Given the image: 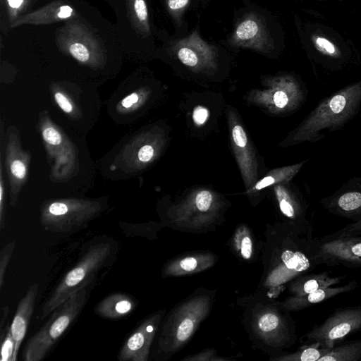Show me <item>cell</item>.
Instances as JSON below:
<instances>
[{
	"mask_svg": "<svg viewBox=\"0 0 361 361\" xmlns=\"http://www.w3.org/2000/svg\"><path fill=\"white\" fill-rule=\"evenodd\" d=\"M361 108V81L352 83L325 97L305 117L290 137L293 144L314 143L323 140V130H339L358 114Z\"/></svg>",
	"mask_w": 361,
	"mask_h": 361,
	"instance_id": "1",
	"label": "cell"
},
{
	"mask_svg": "<svg viewBox=\"0 0 361 361\" xmlns=\"http://www.w3.org/2000/svg\"><path fill=\"white\" fill-rule=\"evenodd\" d=\"M116 247L109 241L90 245L77 264L70 269L43 304L40 320L44 319L61 304L82 287L96 282L97 274L113 262Z\"/></svg>",
	"mask_w": 361,
	"mask_h": 361,
	"instance_id": "2",
	"label": "cell"
},
{
	"mask_svg": "<svg viewBox=\"0 0 361 361\" xmlns=\"http://www.w3.org/2000/svg\"><path fill=\"white\" fill-rule=\"evenodd\" d=\"M95 283L82 287L51 313L47 322L27 341L25 361H40L47 356L82 311Z\"/></svg>",
	"mask_w": 361,
	"mask_h": 361,
	"instance_id": "3",
	"label": "cell"
},
{
	"mask_svg": "<svg viewBox=\"0 0 361 361\" xmlns=\"http://www.w3.org/2000/svg\"><path fill=\"white\" fill-rule=\"evenodd\" d=\"M57 47L84 64L97 65L104 58V47L89 27L77 18L66 20L56 31Z\"/></svg>",
	"mask_w": 361,
	"mask_h": 361,
	"instance_id": "4",
	"label": "cell"
},
{
	"mask_svg": "<svg viewBox=\"0 0 361 361\" xmlns=\"http://www.w3.org/2000/svg\"><path fill=\"white\" fill-rule=\"evenodd\" d=\"M360 330L361 305L343 307L336 308L322 323L315 325L302 341L305 345L330 349Z\"/></svg>",
	"mask_w": 361,
	"mask_h": 361,
	"instance_id": "5",
	"label": "cell"
},
{
	"mask_svg": "<svg viewBox=\"0 0 361 361\" xmlns=\"http://www.w3.org/2000/svg\"><path fill=\"white\" fill-rule=\"evenodd\" d=\"M316 259L318 265L361 268V236L318 238Z\"/></svg>",
	"mask_w": 361,
	"mask_h": 361,
	"instance_id": "6",
	"label": "cell"
},
{
	"mask_svg": "<svg viewBox=\"0 0 361 361\" xmlns=\"http://www.w3.org/2000/svg\"><path fill=\"white\" fill-rule=\"evenodd\" d=\"M95 212L85 207L55 202L50 204L41 219L44 229L54 233H69L82 229Z\"/></svg>",
	"mask_w": 361,
	"mask_h": 361,
	"instance_id": "7",
	"label": "cell"
},
{
	"mask_svg": "<svg viewBox=\"0 0 361 361\" xmlns=\"http://www.w3.org/2000/svg\"><path fill=\"white\" fill-rule=\"evenodd\" d=\"M321 204L333 214L361 219V177L349 179L333 195L322 198Z\"/></svg>",
	"mask_w": 361,
	"mask_h": 361,
	"instance_id": "8",
	"label": "cell"
},
{
	"mask_svg": "<svg viewBox=\"0 0 361 361\" xmlns=\"http://www.w3.org/2000/svg\"><path fill=\"white\" fill-rule=\"evenodd\" d=\"M231 44L264 52H268L273 48L271 39L264 23L252 13L244 16L238 24L231 38Z\"/></svg>",
	"mask_w": 361,
	"mask_h": 361,
	"instance_id": "9",
	"label": "cell"
},
{
	"mask_svg": "<svg viewBox=\"0 0 361 361\" xmlns=\"http://www.w3.org/2000/svg\"><path fill=\"white\" fill-rule=\"evenodd\" d=\"M78 12L65 0H55L43 7L20 16L11 23V28L24 25H49L77 18Z\"/></svg>",
	"mask_w": 361,
	"mask_h": 361,
	"instance_id": "10",
	"label": "cell"
},
{
	"mask_svg": "<svg viewBox=\"0 0 361 361\" xmlns=\"http://www.w3.org/2000/svg\"><path fill=\"white\" fill-rule=\"evenodd\" d=\"M173 48L178 59L191 68L212 63L215 56L214 47L204 42L197 31L178 41Z\"/></svg>",
	"mask_w": 361,
	"mask_h": 361,
	"instance_id": "11",
	"label": "cell"
},
{
	"mask_svg": "<svg viewBox=\"0 0 361 361\" xmlns=\"http://www.w3.org/2000/svg\"><path fill=\"white\" fill-rule=\"evenodd\" d=\"M156 327V318L142 323L127 338L118 354L119 361H145Z\"/></svg>",
	"mask_w": 361,
	"mask_h": 361,
	"instance_id": "12",
	"label": "cell"
},
{
	"mask_svg": "<svg viewBox=\"0 0 361 361\" xmlns=\"http://www.w3.org/2000/svg\"><path fill=\"white\" fill-rule=\"evenodd\" d=\"M38 290V283L30 286L18 304L11 325V334L16 345L12 361L17 360L20 344L27 333L30 319L34 312Z\"/></svg>",
	"mask_w": 361,
	"mask_h": 361,
	"instance_id": "13",
	"label": "cell"
},
{
	"mask_svg": "<svg viewBox=\"0 0 361 361\" xmlns=\"http://www.w3.org/2000/svg\"><path fill=\"white\" fill-rule=\"evenodd\" d=\"M358 287L353 280L340 286H329L317 289L312 293L295 295L288 300L287 307L290 310H300L329 300L336 295L352 291Z\"/></svg>",
	"mask_w": 361,
	"mask_h": 361,
	"instance_id": "14",
	"label": "cell"
},
{
	"mask_svg": "<svg viewBox=\"0 0 361 361\" xmlns=\"http://www.w3.org/2000/svg\"><path fill=\"white\" fill-rule=\"evenodd\" d=\"M135 305V300L132 296L116 293L101 300L95 307L94 312L104 318L118 319L129 315Z\"/></svg>",
	"mask_w": 361,
	"mask_h": 361,
	"instance_id": "15",
	"label": "cell"
},
{
	"mask_svg": "<svg viewBox=\"0 0 361 361\" xmlns=\"http://www.w3.org/2000/svg\"><path fill=\"white\" fill-rule=\"evenodd\" d=\"M345 275L334 276L328 271L320 273H306L298 276L292 286L295 295L312 293L317 289L333 286L341 283Z\"/></svg>",
	"mask_w": 361,
	"mask_h": 361,
	"instance_id": "16",
	"label": "cell"
},
{
	"mask_svg": "<svg viewBox=\"0 0 361 361\" xmlns=\"http://www.w3.org/2000/svg\"><path fill=\"white\" fill-rule=\"evenodd\" d=\"M129 20L135 31L145 37L150 34V25L145 0H127Z\"/></svg>",
	"mask_w": 361,
	"mask_h": 361,
	"instance_id": "17",
	"label": "cell"
},
{
	"mask_svg": "<svg viewBox=\"0 0 361 361\" xmlns=\"http://www.w3.org/2000/svg\"><path fill=\"white\" fill-rule=\"evenodd\" d=\"M318 361H361V339L338 343Z\"/></svg>",
	"mask_w": 361,
	"mask_h": 361,
	"instance_id": "18",
	"label": "cell"
},
{
	"mask_svg": "<svg viewBox=\"0 0 361 361\" xmlns=\"http://www.w3.org/2000/svg\"><path fill=\"white\" fill-rule=\"evenodd\" d=\"M307 160L302 161L294 165L288 166L271 171L269 176L257 183L254 189L262 190L274 183L287 182L290 180L302 167Z\"/></svg>",
	"mask_w": 361,
	"mask_h": 361,
	"instance_id": "19",
	"label": "cell"
},
{
	"mask_svg": "<svg viewBox=\"0 0 361 361\" xmlns=\"http://www.w3.org/2000/svg\"><path fill=\"white\" fill-rule=\"evenodd\" d=\"M329 350V348H320L316 345H305L302 350L290 355L288 359L300 361H318Z\"/></svg>",
	"mask_w": 361,
	"mask_h": 361,
	"instance_id": "20",
	"label": "cell"
},
{
	"mask_svg": "<svg viewBox=\"0 0 361 361\" xmlns=\"http://www.w3.org/2000/svg\"><path fill=\"white\" fill-rule=\"evenodd\" d=\"M312 40L315 48L324 55L333 58H338L341 56L339 49L327 38L319 35H313Z\"/></svg>",
	"mask_w": 361,
	"mask_h": 361,
	"instance_id": "21",
	"label": "cell"
},
{
	"mask_svg": "<svg viewBox=\"0 0 361 361\" xmlns=\"http://www.w3.org/2000/svg\"><path fill=\"white\" fill-rule=\"evenodd\" d=\"M6 333L1 338V361H12L15 351V341L13 338L11 326H6Z\"/></svg>",
	"mask_w": 361,
	"mask_h": 361,
	"instance_id": "22",
	"label": "cell"
},
{
	"mask_svg": "<svg viewBox=\"0 0 361 361\" xmlns=\"http://www.w3.org/2000/svg\"><path fill=\"white\" fill-rule=\"evenodd\" d=\"M16 243L11 241L8 243L0 252V288L3 287L4 279L8 265L11 259Z\"/></svg>",
	"mask_w": 361,
	"mask_h": 361,
	"instance_id": "23",
	"label": "cell"
},
{
	"mask_svg": "<svg viewBox=\"0 0 361 361\" xmlns=\"http://www.w3.org/2000/svg\"><path fill=\"white\" fill-rule=\"evenodd\" d=\"M29 0H5L7 15L10 23L21 16L28 4Z\"/></svg>",
	"mask_w": 361,
	"mask_h": 361,
	"instance_id": "24",
	"label": "cell"
},
{
	"mask_svg": "<svg viewBox=\"0 0 361 361\" xmlns=\"http://www.w3.org/2000/svg\"><path fill=\"white\" fill-rule=\"evenodd\" d=\"M361 235V219L353 221L343 228L334 233L323 236V238H334L344 236Z\"/></svg>",
	"mask_w": 361,
	"mask_h": 361,
	"instance_id": "25",
	"label": "cell"
},
{
	"mask_svg": "<svg viewBox=\"0 0 361 361\" xmlns=\"http://www.w3.org/2000/svg\"><path fill=\"white\" fill-rule=\"evenodd\" d=\"M165 1L170 14L173 18L178 19L188 5L190 0H165Z\"/></svg>",
	"mask_w": 361,
	"mask_h": 361,
	"instance_id": "26",
	"label": "cell"
},
{
	"mask_svg": "<svg viewBox=\"0 0 361 361\" xmlns=\"http://www.w3.org/2000/svg\"><path fill=\"white\" fill-rule=\"evenodd\" d=\"M279 318L274 314H267L262 317L258 322V326L263 331L275 329L279 325Z\"/></svg>",
	"mask_w": 361,
	"mask_h": 361,
	"instance_id": "27",
	"label": "cell"
},
{
	"mask_svg": "<svg viewBox=\"0 0 361 361\" xmlns=\"http://www.w3.org/2000/svg\"><path fill=\"white\" fill-rule=\"evenodd\" d=\"M212 202V195L208 190H201L195 197L196 207L200 211L208 210Z\"/></svg>",
	"mask_w": 361,
	"mask_h": 361,
	"instance_id": "28",
	"label": "cell"
},
{
	"mask_svg": "<svg viewBox=\"0 0 361 361\" xmlns=\"http://www.w3.org/2000/svg\"><path fill=\"white\" fill-rule=\"evenodd\" d=\"M194 329V324L191 319H185L179 325L177 331V338L180 341H185L191 335Z\"/></svg>",
	"mask_w": 361,
	"mask_h": 361,
	"instance_id": "29",
	"label": "cell"
},
{
	"mask_svg": "<svg viewBox=\"0 0 361 361\" xmlns=\"http://www.w3.org/2000/svg\"><path fill=\"white\" fill-rule=\"evenodd\" d=\"M42 136L47 143L52 145H59L61 142L60 133L52 127H48L44 129Z\"/></svg>",
	"mask_w": 361,
	"mask_h": 361,
	"instance_id": "30",
	"label": "cell"
},
{
	"mask_svg": "<svg viewBox=\"0 0 361 361\" xmlns=\"http://www.w3.org/2000/svg\"><path fill=\"white\" fill-rule=\"evenodd\" d=\"M55 100L66 113H70L73 110V106L69 100L61 92H56L54 95Z\"/></svg>",
	"mask_w": 361,
	"mask_h": 361,
	"instance_id": "31",
	"label": "cell"
},
{
	"mask_svg": "<svg viewBox=\"0 0 361 361\" xmlns=\"http://www.w3.org/2000/svg\"><path fill=\"white\" fill-rule=\"evenodd\" d=\"M13 175L20 179H23L26 174V169L24 164L20 160H15L11 166Z\"/></svg>",
	"mask_w": 361,
	"mask_h": 361,
	"instance_id": "32",
	"label": "cell"
},
{
	"mask_svg": "<svg viewBox=\"0 0 361 361\" xmlns=\"http://www.w3.org/2000/svg\"><path fill=\"white\" fill-rule=\"evenodd\" d=\"M208 117V111L202 106H197L193 111V119L195 122L201 125L203 124Z\"/></svg>",
	"mask_w": 361,
	"mask_h": 361,
	"instance_id": "33",
	"label": "cell"
},
{
	"mask_svg": "<svg viewBox=\"0 0 361 361\" xmlns=\"http://www.w3.org/2000/svg\"><path fill=\"white\" fill-rule=\"evenodd\" d=\"M154 154V149L150 145H145L142 147L137 154L140 161L146 162L149 161Z\"/></svg>",
	"mask_w": 361,
	"mask_h": 361,
	"instance_id": "34",
	"label": "cell"
},
{
	"mask_svg": "<svg viewBox=\"0 0 361 361\" xmlns=\"http://www.w3.org/2000/svg\"><path fill=\"white\" fill-rule=\"evenodd\" d=\"M241 255L245 259H249L252 254V241L250 238L245 236L243 238L240 245Z\"/></svg>",
	"mask_w": 361,
	"mask_h": 361,
	"instance_id": "35",
	"label": "cell"
},
{
	"mask_svg": "<svg viewBox=\"0 0 361 361\" xmlns=\"http://www.w3.org/2000/svg\"><path fill=\"white\" fill-rule=\"evenodd\" d=\"M180 267L185 271H192L197 267V260L193 257H188L180 262Z\"/></svg>",
	"mask_w": 361,
	"mask_h": 361,
	"instance_id": "36",
	"label": "cell"
},
{
	"mask_svg": "<svg viewBox=\"0 0 361 361\" xmlns=\"http://www.w3.org/2000/svg\"><path fill=\"white\" fill-rule=\"evenodd\" d=\"M138 100V96L136 93H132L126 97L121 102V104L125 108H129Z\"/></svg>",
	"mask_w": 361,
	"mask_h": 361,
	"instance_id": "37",
	"label": "cell"
},
{
	"mask_svg": "<svg viewBox=\"0 0 361 361\" xmlns=\"http://www.w3.org/2000/svg\"><path fill=\"white\" fill-rule=\"evenodd\" d=\"M9 308L8 306H4L1 308V317L0 319V334L3 335L4 331L6 328H4L6 326V321L8 315Z\"/></svg>",
	"mask_w": 361,
	"mask_h": 361,
	"instance_id": "38",
	"label": "cell"
}]
</instances>
